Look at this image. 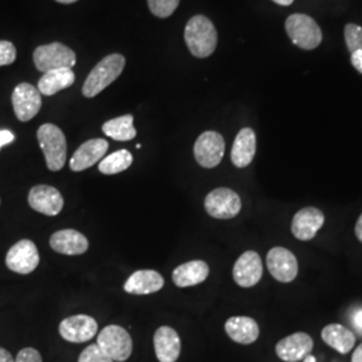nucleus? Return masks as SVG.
Segmentation results:
<instances>
[{
    "label": "nucleus",
    "mask_w": 362,
    "mask_h": 362,
    "mask_svg": "<svg viewBox=\"0 0 362 362\" xmlns=\"http://www.w3.org/2000/svg\"><path fill=\"white\" fill-rule=\"evenodd\" d=\"M184 39L187 47L196 58H207L218 46V31L204 15L191 18L185 26Z\"/></svg>",
    "instance_id": "nucleus-1"
},
{
    "label": "nucleus",
    "mask_w": 362,
    "mask_h": 362,
    "mask_svg": "<svg viewBox=\"0 0 362 362\" xmlns=\"http://www.w3.org/2000/svg\"><path fill=\"white\" fill-rule=\"evenodd\" d=\"M125 67V57L110 54L101 59L86 78L82 93L86 98H94L119 77Z\"/></svg>",
    "instance_id": "nucleus-2"
},
{
    "label": "nucleus",
    "mask_w": 362,
    "mask_h": 362,
    "mask_svg": "<svg viewBox=\"0 0 362 362\" xmlns=\"http://www.w3.org/2000/svg\"><path fill=\"white\" fill-rule=\"evenodd\" d=\"M37 137L47 168L52 172L64 168L67 158V143L64 132L54 124H43L37 132Z\"/></svg>",
    "instance_id": "nucleus-3"
},
{
    "label": "nucleus",
    "mask_w": 362,
    "mask_h": 362,
    "mask_svg": "<svg viewBox=\"0 0 362 362\" xmlns=\"http://www.w3.org/2000/svg\"><path fill=\"white\" fill-rule=\"evenodd\" d=\"M287 35L303 50H314L322 42V31L317 22L305 13H293L285 23Z\"/></svg>",
    "instance_id": "nucleus-4"
},
{
    "label": "nucleus",
    "mask_w": 362,
    "mask_h": 362,
    "mask_svg": "<svg viewBox=\"0 0 362 362\" xmlns=\"http://www.w3.org/2000/svg\"><path fill=\"white\" fill-rule=\"evenodd\" d=\"M33 59L35 67L42 73L64 67L73 69L77 64L76 52L59 42H52L50 45L39 46L34 52Z\"/></svg>",
    "instance_id": "nucleus-5"
},
{
    "label": "nucleus",
    "mask_w": 362,
    "mask_h": 362,
    "mask_svg": "<svg viewBox=\"0 0 362 362\" xmlns=\"http://www.w3.org/2000/svg\"><path fill=\"white\" fill-rule=\"evenodd\" d=\"M97 345L113 361H127L133 351L132 337L118 325H109L103 329L97 338Z\"/></svg>",
    "instance_id": "nucleus-6"
},
{
    "label": "nucleus",
    "mask_w": 362,
    "mask_h": 362,
    "mask_svg": "<svg viewBox=\"0 0 362 362\" xmlns=\"http://www.w3.org/2000/svg\"><path fill=\"white\" fill-rule=\"evenodd\" d=\"M226 151V143L223 136L214 132V130H207L202 133L194 146V158L197 164L203 168H215L218 167Z\"/></svg>",
    "instance_id": "nucleus-7"
},
{
    "label": "nucleus",
    "mask_w": 362,
    "mask_h": 362,
    "mask_svg": "<svg viewBox=\"0 0 362 362\" xmlns=\"http://www.w3.org/2000/svg\"><path fill=\"white\" fill-rule=\"evenodd\" d=\"M204 207L215 219H233L242 209V200L230 188H216L206 196Z\"/></svg>",
    "instance_id": "nucleus-8"
},
{
    "label": "nucleus",
    "mask_w": 362,
    "mask_h": 362,
    "mask_svg": "<svg viewBox=\"0 0 362 362\" xmlns=\"http://www.w3.org/2000/svg\"><path fill=\"white\" fill-rule=\"evenodd\" d=\"M38 248L33 240L23 239L15 243L6 257V264L11 272L27 275L37 270L39 264Z\"/></svg>",
    "instance_id": "nucleus-9"
},
{
    "label": "nucleus",
    "mask_w": 362,
    "mask_h": 362,
    "mask_svg": "<svg viewBox=\"0 0 362 362\" xmlns=\"http://www.w3.org/2000/svg\"><path fill=\"white\" fill-rule=\"evenodd\" d=\"M13 107L15 116L22 121L27 122L37 116L42 106V94L38 88L31 83H19L13 91Z\"/></svg>",
    "instance_id": "nucleus-10"
},
{
    "label": "nucleus",
    "mask_w": 362,
    "mask_h": 362,
    "mask_svg": "<svg viewBox=\"0 0 362 362\" xmlns=\"http://www.w3.org/2000/svg\"><path fill=\"white\" fill-rule=\"evenodd\" d=\"M28 204L34 211L46 216H57L64 209V197L61 192L52 185L40 184L30 189Z\"/></svg>",
    "instance_id": "nucleus-11"
},
{
    "label": "nucleus",
    "mask_w": 362,
    "mask_h": 362,
    "mask_svg": "<svg viewBox=\"0 0 362 362\" xmlns=\"http://www.w3.org/2000/svg\"><path fill=\"white\" fill-rule=\"evenodd\" d=\"M267 269L276 281L290 284L297 278L298 260L285 247H274L267 254Z\"/></svg>",
    "instance_id": "nucleus-12"
},
{
    "label": "nucleus",
    "mask_w": 362,
    "mask_h": 362,
    "mask_svg": "<svg viewBox=\"0 0 362 362\" xmlns=\"http://www.w3.org/2000/svg\"><path fill=\"white\" fill-rule=\"evenodd\" d=\"M98 332L97 321L85 314H78L65 318L59 324V334L61 337L73 344H82L90 341Z\"/></svg>",
    "instance_id": "nucleus-13"
},
{
    "label": "nucleus",
    "mask_w": 362,
    "mask_h": 362,
    "mask_svg": "<svg viewBox=\"0 0 362 362\" xmlns=\"http://www.w3.org/2000/svg\"><path fill=\"white\" fill-rule=\"evenodd\" d=\"M233 281L240 287H252L263 275V263L255 251H246L236 260L233 270Z\"/></svg>",
    "instance_id": "nucleus-14"
},
{
    "label": "nucleus",
    "mask_w": 362,
    "mask_h": 362,
    "mask_svg": "<svg viewBox=\"0 0 362 362\" xmlns=\"http://www.w3.org/2000/svg\"><path fill=\"white\" fill-rule=\"evenodd\" d=\"M325 215L318 208L306 207L298 211L291 223V233L299 240H311L324 226Z\"/></svg>",
    "instance_id": "nucleus-15"
},
{
    "label": "nucleus",
    "mask_w": 362,
    "mask_h": 362,
    "mask_svg": "<svg viewBox=\"0 0 362 362\" xmlns=\"http://www.w3.org/2000/svg\"><path fill=\"white\" fill-rule=\"evenodd\" d=\"M313 339L306 333H294L286 337L276 344L275 351L281 360L286 362H298L305 360L313 350Z\"/></svg>",
    "instance_id": "nucleus-16"
},
{
    "label": "nucleus",
    "mask_w": 362,
    "mask_h": 362,
    "mask_svg": "<svg viewBox=\"0 0 362 362\" xmlns=\"http://www.w3.org/2000/svg\"><path fill=\"white\" fill-rule=\"evenodd\" d=\"M107 149L109 143L104 139H93L82 144L70 158V169L73 172H82L91 168L103 160Z\"/></svg>",
    "instance_id": "nucleus-17"
},
{
    "label": "nucleus",
    "mask_w": 362,
    "mask_h": 362,
    "mask_svg": "<svg viewBox=\"0 0 362 362\" xmlns=\"http://www.w3.org/2000/svg\"><path fill=\"white\" fill-rule=\"evenodd\" d=\"M156 357L160 362H176L180 357L181 341L177 332L169 326H161L153 337Z\"/></svg>",
    "instance_id": "nucleus-18"
},
{
    "label": "nucleus",
    "mask_w": 362,
    "mask_h": 362,
    "mask_svg": "<svg viewBox=\"0 0 362 362\" xmlns=\"http://www.w3.org/2000/svg\"><path fill=\"white\" fill-rule=\"evenodd\" d=\"M52 250L62 255H82L89 250V240L85 235L67 228L52 233L50 238Z\"/></svg>",
    "instance_id": "nucleus-19"
},
{
    "label": "nucleus",
    "mask_w": 362,
    "mask_h": 362,
    "mask_svg": "<svg viewBox=\"0 0 362 362\" xmlns=\"http://www.w3.org/2000/svg\"><path fill=\"white\" fill-rule=\"evenodd\" d=\"M257 153V136L251 128H243L238 133L231 151V161L236 168L248 167Z\"/></svg>",
    "instance_id": "nucleus-20"
},
{
    "label": "nucleus",
    "mask_w": 362,
    "mask_h": 362,
    "mask_svg": "<svg viewBox=\"0 0 362 362\" xmlns=\"http://www.w3.org/2000/svg\"><path fill=\"white\" fill-rule=\"evenodd\" d=\"M164 287V278L155 270L133 272L124 285V290L134 296H146L160 291Z\"/></svg>",
    "instance_id": "nucleus-21"
},
{
    "label": "nucleus",
    "mask_w": 362,
    "mask_h": 362,
    "mask_svg": "<svg viewBox=\"0 0 362 362\" xmlns=\"http://www.w3.org/2000/svg\"><path fill=\"white\" fill-rule=\"evenodd\" d=\"M208 275L209 267L204 260H191L173 270L172 281L177 287H192L203 284Z\"/></svg>",
    "instance_id": "nucleus-22"
},
{
    "label": "nucleus",
    "mask_w": 362,
    "mask_h": 362,
    "mask_svg": "<svg viewBox=\"0 0 362 362\" xmlns=\"http://www.w3.org/2000/svg\"><path fill=\"white\" fill-rule=\"evenodd\" d=\"M224 329L233 341L242 345H250L258 339V324L250 317H231Z\"/></svg>",
    "instance_id": "nucleus-23"
},
{
    "label": "nucleus",
    "mask_w": 362,
    "mask_h": 362,
    "mask_svg": "<svg viewBox=\"0 0 362 362\" xmlns=\"http://www.w3.org/2000/svg\"><path fill=\"white\" fill-rule=\"evenodd\" d=\"M76 82V74L73 69L64 67L45 73L39 79L38 90L43 95H54L58 91L65 90Z\"/></svg>",
    "instance_id": "nucleus-24"
},
{
    "label": "nucleus",
    "mask_w": 362,
    "mask_h": 362,
    "mask_svg": "<svg viewBox=\"0 0 362 362\" xmlns=\"http://www.w3.org/2000/svg\"><path fill=\"white\" fill-rule=\"evenodd\" d=\"M321 336L329 346H332L341 354L349 353L356 344V336L350 332L349 329L339 324L325 326Z\"/></svg>",
    "instance_id": "nucleus-25"
},
{
    "label": "nucleus",
    "mask_w": 362,
    "mask_h": 362,
    "mask_svg": "<svg viewBox=\"0 0 362 362\" xmlns=\"http://www.w3.org/2000/svg\"><path fill=\"white\" fill-rule=\"evenodd\" d=\"M103 132L107 137L116 141H130L137 136V130L133 127L132 115H125L106 121L103 125Z\"/></svg>",
    "instance_id": "nucleus-26"
},
{
    "label": "nucleus",
    "mask_w": 362,
    "mask_h": 362,
    "mask_svg": "<svg viewBox=\"0 0 362 362\" xmlns=\"http://www.w3.org/2000/svg\"><path fill=\"white\" fill-rule=\"evenodd\" d=\"M132 164H133L132 153L127 149H121L103 158L101 163L98 164V169L104 175H117L127 170Z\"/></svg>",
    "instance_id": "nucleus-27"
},
{
    "label": "nucleus",
    "mask_w": 362,
    "mask_h": 362,
    "mask_svg": "<svg viewBox=\"0 0 362 362\" xmlns=\"http://www.w3.org/2000/svg\"><path fill=\"white\" fill-rule=\"evenodd\" d=\"M180 0H148L151 13L160 19L169 18L177 10Z\"/></svg>",
    "instance_id": "nucleus-28"
},
{
    "label": "nucleus",
    "mask_w": 362,
    "mask_h": 362,
    "mask_svg": "<svg viewBox=\"0 0 362 362\" xmlns=\"http://www.w3.org/2000/svg\"><path fill=\"white\" fill-rule=\"evenodd\" d=\"M345 42L350 54L354 52H362V27L354 23H348L345 26Z\"/></svg>",
    "instance_id": "nucleus-29"
},
{
    "label": "nucleus",
    "mask_w": 362,
    "mask_h": 362,
    "mask_svg": "<svg viewBox=\"0 0 362 362\" xmlns=\"http://www.w3.org/2000/svg\"><path fill=\"white\" fill-rule=\"evenodd\" d=\"M78 362H115L110 357H107L100 346L90 345L86 349L83 350L78 358Z\"/></svg>",
    "instance_id": "nucleus-30"
},
{
    "label": "nucleus",
    "mask_w": 362,
    "mask_h": 362,
    "mask_svg": "<svg viewBox=\"0 0 362 362\" xmlns=\"http://www.w3.org/2000/svg\"><path fill=\"white\" fill-rule=\"evenodd\" d=\"M16 59V49L13 42L0 40V67L11 65Z\"/></svg>",
    "instance_id": "nucleus-31"
},
{
    "label": "nucleus",
    "mask_w": 362,
    "mask_h": 362,
    "mask_svg": "<svg viewBox=\"0 0 362 362\" xmlns=\"http://www.w3.org/2000/svg\"><path fill=\"white\" fill-rule=\"evenodd\" d=\"M15 362H43L42 361V356L38 350L34 348H25L21 350L16 356Z\"/></svg>",
    "instance_id": "nucleus-32"
},
{
    "label": "nucleus",
    "mask_w": 362,
    "mask_h": 362,
    "mask_svg": "<svg viewBox=\"0 0 362 362\" xmlns=\"http://www.w3.org/2000/svg\"><path fill=\"white\" fill-rule=\"evenodd\" d=\"M15 140V134L10 130H0V149L4 146V145H8V144L13 143Z\"/></svg>",
    "instance_id": "nucleus-33"
},
{
    "label": "nucleus",
    "mask_w": 362,
    "mask_h": 362,
    "mask_svg": "<svg viewBox=\"0 0 362 362\" xmlns=\"http://www.w3.org/2000/svg\"><path fill=\"white\" fill-rule=\"evenodd\" d=\"M350 62H351V65L354 66V69L362 74V52H351Z\"/></svg>",
    "instance_id": "nucleus-34"
},
{
    "label": "nucleus",
    "mask_w": 362,
    "mask_h": 362,
    "mask_svg": "<svg viewBox=\"0 0 362 362\" xmlns=\"http://www.w3.org/2000/svg\"><path fill=\"white\" fill-rule=\"evenodd\" d=\"M353 325L357 330L362 332V309L353 314Z\"/></svg>",
    "instance_id": "nucleus-35"
},
{
    "label": "nucleus",
    "mask_w": 362,
    "mask_h": 362,
    "mask_svg": "<svg viewBox=\"0 0 362 362\" xmlns=\"http://www.w3.org/2000/svg\"><path fill=\"white\" fill-rule=\"evenodd\" d=\"M0 362H15V360L8 350L0 348Z\"/></svg>",
    "instance_id": "nucleus-36"
},
{
    "label": "nucleus",
    "mask_w": 362,
    "mask_h": 362,
    "mask_svg": "<svg viewBox=\"0 0 362 362\" xmlns=\"http://www.w3.org/2000/svg\"><path fill=\"white\" fill-rule=\"evenodd\" d=\"M354 231H356L357 239L362 243V214L361 216L357 220V223H356V230H354Z\"/></svg>",
    "instance_id": "nucleus-37"
},
{
    "label": "nucleus",
    "mask_w": 362,
    "mask_h": 362,
    "mask_svg": "<svg viewBox=\"0 0 362 362\" xmlns=\"http://www.w3.org/2000/svg\"><path fill=\"white\" fill-rule=\"evenodd\" d=\"M351 362H362V344L354 350L353 353V357H351Z\"/></svg>",
    "instance_id": "nucleus-38"
},
{
    "label": "nucleus",
    "mask_w": 362,
    "mask_h": 362,
    "mask_svg": "<svg viewBox=\"0 0 362 362\" xmlns=\"http://www.w3.org/2000/svg\"><path fill=\"white\" fill-rule=\"evenodd\" d=\"M272 1L279 6H290V4H293L294 0H272Z\"/></svg>",
    "instance_id": "nucleus-39"
},
{
    "label": "nucleus",
    "mask_w": 362,
    "mask_h": 362,
    "mask_svg": "<svg viewBox=\"0 0 362 362\" xmlns=\"http://www.w3.org/2000/svg\"><path fill=\"white\" fill-rule=\"evenodd\" d=\"M58 3H62V4H71V3H76L78 0H55Z\"/></svg>",
    "instance_id": "nucleus-40"
},
{
    "label": "nucleus",
    "mask_w": 362,
    "mask_h": 362,
    "mask_svg": "<svg viewBox=\"0 0 362 362\" xmlns=\"http://www.w3.org/2000/svg\"><path fill=\"white\" fill-rule=\"evenodd\" d=\"M303 362H317V360H315V357H314V356H310V354H309V356L303 360Z\"/></svg>",
    "instance_id": "nucleus-41"
}]
</instances>
